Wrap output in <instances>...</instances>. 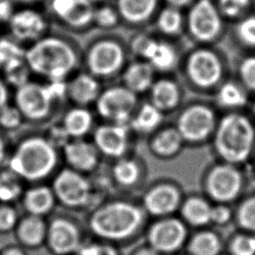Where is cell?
I'll use <instances>...</instances> for the list:
<instances>
[{"label":"cell","instance_id":"6da1fadb","mask_svg":"<svg viewBox=\"0 0 255 255\" xmlns=\"http://www.w3.org/2000/svg\"><path fill=\"white\" fill-rule=\"evenodd\" d=\"M25 59L33 78L65 82L82 69V39L53 27L25 47Z\"/></svg>","mask_w":255,"mask_h":255},{"label":"cell","instance_id":"7a4b0ae2","mask_svg":"<svg viewBox=\"0 0 255 255\" xmlns=\"http://www.w3.org/2000/svg\"><path fill=\"white\" fill-rule=\"evenodd\" d=\"M177 71L185 89L213 96L232 76L233 69L227 53L218 46L193 45L182 54Z\"/></svg>","mask_w":255,"mask_h":255},{"label":"cell","instance_id":"3957f363","mask_svg":"<svg viewBox=\"0 0 255 255\" xmlns=\"http://www.w3.org/2000/svg\"><path fill=\"white\" fill-rule=\"evenodd\" d=\"M82 41V69L104 85L118 82L132 59L128 38L119 31H93Z\"/></svg>","mask_w":255,"mask_h":255},{"label":"cell","instance_id":"277c9868","mask_svg":"<svg viewBox=\"0 0 255 255\" xmlns=\"http://www.w3.org/2000/svg\"><path fill=\"white\" fill-rule=\"evenodd\" d=\"M12 103L20 110L25 124L35 127L49 125L68 105L65 82L32 78L13 90Z\"/></svg>","mask_w":255,"mask_h":255},{"label":"cell","instance_id":"5b68a950","mask_svg":"<svg viewBox=\"0 0 255 255\" xmlns=\"http://www.w3.org/2000/svg\"><path fill=\"white\" fill-rule=\"evenodd\" d=\"M213 137L214 149L225 163H244L255 149V121L244 110L224 112Z\"/></svg>","mask_w":255,"mask_h":255},{"label":"cell","instance_id":"8992f818","mask_svg":"<svg viewBox=\"0 0 255 255\" xmlns=\"http://www.w3.org/2000/svg\"><path fill=\"white\" fill-rule=\"evenodd\" d=\"M144 213L141 207L126 200L104 203L93 211L89 227L103 241L122 242L134 236L142 227Z\"/></svg>","mask_w":255,"mask_h":255},{"label":"cell","instance_id":"52a82bcc","mask_svg":"<svg viewBox=\"0 0 255 255\" xmlns=\"http://www.w3.org/2000/svg\"><path fill=\"white\" fill-rule=\"evenodd\" d=\"M58 163L57 148L46 135L23 137L9 161V170L24 180H42L53 172Z\"/></svg>","mask_w":255,"mask_h":255},{"label":"cell","instance_id":"ba28073f","mask_svg":"<svg viewBox=\"0 0 255 255\" xmlns=\"http://www.w3.org/2000/svg\"><path fill=\"white\" fill-rule=\"evenodd\" d=\"M185 33L193 45L217 46L228 31V23L215 0H195L184 10Z\"/></svg>","mask_w":255,"mask_h":255},{"label":"cell","instance_id":"9c48e42d","mask_svg":"<svg viewBox=\"0 0 255 255\" xmlns=\"http://www.w3.org/2000/svg\"><path fill=\"white\" fill-rule=\"evenodd\" d=\"M219 120L213 101L196 98L184 102L177 110L175 127L184 142H201L213 136Z\"/></svg>","mask_w":255,"mask_h":255},{"label":"cell","instance_id":"30bf717a","mask_svg":"<svg viewBox=\"0 0 255 255\" xmlns=\"http://www.w3.org/2000/svg\"><path fill=\"white\" fill-rule=\"evenodd\" d=\"M95 6L92 0H46L43 4L54 28L79 38L95 30Z\"/></svg>","mask_w":255,"mask_h":255},{"label":"cell","instance_id":"8fae6325","mask_svg":"<svg viewBox=\"0 0 255 255\" xmlns=\"http://www.w3.org/2000/svg\"><path fill=\"white\" fill-rule=\"evenodd\" d=\"M141 99L119 82L105 84L93 109L102 122L128 125Z\"/></svg>","mask_w":255,"mask_h":255},{"label":"cell","instance_id":"7c38bea8","mask_svg":"<svg viewBox=\"0 0 255 255\" xmlns=\"http://www.w3.org/2000/svg\"><path fill=\"white\" fill-rule=\"evenodd\" d=\"M53 27L43 5H25L15 8L4 25V32L26 47L46 35Z\"/></svg>","mask_w":255,"mask_h":255},{"label":"cell","instance_id":"4fadbf2b","mask_svg":"<svg viewBox=\"0 0 255 255\" xmlns=\"http://www.w3.org/2000/svg\"><path fill=\"white\" fill-rule=\"evenodd\" d=\"M52 190L56 200L68 208H83L92 199L93 188L89 181L82 173L70 168L57 175Z\"/></svg>","mask_w":255,"mask_h":255},{"label":"cell","instance_id":"5bb4252c","mask_svg":"<svg viewBox=\"0 0 255 255\" xmlns=\"http://www.w3.org/2000/svg\"><path fill=\"white\" fill-rule=\"evenodd\" d=\"M236 165L225 163L213 167L206 179L208 195L217 202H232L243 189V177Z\"/></svg>","mask_w":255,"mask_h":255},{"label":"cell","instance_id":"9a60e30c","mask_svg":"<svg viewBox=\"0 0 255 255\" xmlns=\"http://www.w3.org/2000/svg\"><path fill=\"white\" fill-rule=\"evenodd\" d=\"M120 15L122 27L132 32L146 30L153 25L163 6L162 0H114Z\"/></svg>","mask_w":255,"mask_h":255},{"label":"cell","instance_id":"2e32d148","mask_svg":"<svg viewBox=\"0 0 255 255\" xmlns=\"http://www.w3.org/2000/svg\"><path fill=\"white\" fill-rule=\"evenodd\" d=\"M130 133L128 125L101 122L92 132L93 142L100 153L119 159L128 149Z\"/></svg>","mask_w":255,"mask_h":255},{"label":"cell","instance_id":"e0dca14e","mask_svg":"<svg viewBox=\"0 0 255 255\" xmlns=\"http://www.w3.org/2000/svg\"><path fill=\"white\" fill-rule=\"evenodd\" d=\"M184 89L180 79L172 74L160 75L147 94V100L164 115L172 113L184 104Z\"/></svg>","mask_w":255,"mask_h":255},{"label":"cell","instance_id":"ac0fdd59","mask_svg":"<svg viewBox=\"0 0 255 255\" xmlns=\"http://www.w3.org/2000/svg\"><path fill=\"white\" fill-rule=\"evenodd\" d=\"M46 243L55 255L77 254L83 245L79 227L65 218H56L47 225Z\"/></svg>","mask_w":255,"mask_h":255},{"label":"cell","instance_id":"d6986e66","mask_svg":"<svg viewBox=\"0 0 255 255\" xmlns=\"http://www.w3.org/2000/svg\"><path fill=\"white\" fill-rule=\"evenodd\" d=\"M187 238L186 227L180 220L164 218L149 228L148 241L149 247L161 253L177 251Z\"/></svg>","mask_w":255,"mask_h":255},{"label":"cell","instance_id":"ffe728a7","mask_svg":"<svg viewBox=\"0 0 255 255\" xmlns=\"http://www.w3.org/2000/svg\"><path fill=\"white\" fill-rule=\"evenodd\" d=\"M69 105L93 108L103 90V82L83 69L65 82Z\"/></svg>","mask_w":255,"mask_h":255},{"label":"cell","instance_id":"44dd1931","mask_svg":"<svg viewBox=\"0 0 255 255\" xmlns=\"http://www.w3.org/2000/svg\"><path fill=\"white\" fill-rule=\"evenodd\" d=\"M182 54L183 52L175 40L156 34L144 60L151 65L157 75H170L177 71Z\"/></svg>","mask_w":255,"mask_h":255},{"label":"cell","instance_id":"7402d4cb","mask_svg":"<svg viewBox=\"0 0 255 255\" xmlns=\"http://www.w3.org/2000/svg\"><path fill=\"white\" fill-rule=\"evenodd\" d=\"M96 112L90 107L69 105L58 119L71 139L85 138L94 131L96 124Z\"/></svg>","mask_w":255,"mask_h":255},{"label":"cell","instance_id":"603a6c76","mask_svg":"<svg viewBox=\"0 0 255 255\" xmlns=\"http://www.w3.org/2000/svg\"><path fill=\"white\" fill-rule=\"evenodd\" d=\"M156 77V72L148 61L132 58L118 82L141 97L149 93Z\"/></svg>","mask_w":255,"mask_h":255},{"label":"cell","instance_id":"cb8c5ba5","mask_svg":"<svg viewBox=\"0 0 255 255\" xmlns=\"http://www.w3.org/2000/svg\"><path fill=\"white\" fill-rule=\"evenodd\" d=\"M180 204V191L171 184L156 185L146 193L143 199V208L154 216L170 215Z\"/></svg>","mask_w":255,"mask_h":255},{"label":"cell","instance_id":"d4e9b609","mask_svg":"<svg viewBox=\"0 0 255 255\" xmlns=\"http://www.w3.org/2000/svg\"><path fill=\"white\" fill-rule=\"evenodd\" d=\"M64 156L72 170L80 173L92 171L99 162V151L85 138L72 139L64 146Z\"/></svg>","mask_w":255,"mask_h":255},{"label":"cell","instance_id":"484cf974","mask_svg":"<svg viewBox=\"0 0 255 255\" xmlns=\"http://www.w3.org/2000/svg\"><path fill=\"white\" fill-rule=\"evenodd\" d=\"M251 95L233 75L221 84L213 95V103L224 112L245 110L250 106Z\"/></svg>","mask_w":255,"mask_h":255},{"label":"cell","instance_id":"4316f807","mask_svg":"<svg viewBox=\"0 0 255 255\" xmlns=\"http://www.w3.org/2000/svg\"><path fill=\"white\" fill-rule=\"evenodd\" d=\"M153 25H155L157 35L176 40L185 33L184 10L163 4L157 12Z\"/></svg>","mask_w":255,"mask_h":255},{"label":"cell","instance_id":"83f0119b","mask_svg":"<svg viewBox=\"0 0 255 255\" xmlns=\"http://www.w3.org/2000/svg\"><path fill=\"white\" fill-rule=\"evenodd\" d=\"M164 114L157 110L148 100L141 101L128 124L131 131L139 134H151L159 129Z\"/></svg>","mask_w":255,"mask_h":255},{"label":"cell","instance_id":"f1b7e54d","mask_svg":"<svg viewBox=\"0 0 255 255\" xmlns=\"http://www.w3.org/2000/svg\"><path fill=\"white\" fill-rule=\"evenodd\" d=\"M47 224L42 217L28 214L18 221L16 234L21 244L27 248H36L46 242Z\"/></svg>","mask_w":255,"mask_h":255},{"label":"cell","instance_id":"f546056e","mask_svg":"<svg viewBox=\"0 0 255 255\" xmlns=\"http://www.w3.org/2000/svg\"><path fill=\"white\" fill-rule=\"evenodd\" d=\"M56 199L52 188L36 186L29 189L23 198V205L27 213L34 216L42 217L53 209Z\"/></svg>","mask_w":255,"mask_h":255},{"label":"cell","instance_id":"4dcf8cb0","mask_svg":"<svg viewBox=\"0 0 255 255\" xmlns=\"http://www.w3.org/2000/svg\"><path fill=\"white\" fill-rule=\"evenodd\" d=\"M231 37L242 53H255V11L232 23Z\"/></svg>","mask_w":255,"mask_h":255},{"label":"cell","instance_id":"1f68e13d","mask_svg":"<svg viewBox=\"0 0 255 255\" xmlns=\"http://www.w3.org/2000/svg\"><path fill=\"white\" fill-rule=\"evenodd\" d=\"M184 139L175 126L156 130L151 140V149L161 156H173L180 150Z\"/></svg>","mask_w":255,"mask_h":255},{"label":"cell","instance_id":"d6a6232c","mask_svg":"<svg viewBox=\"0 0 255 255\" xmlns=\"http://www.w3.org/2000/svg\"><path fill=\"white\" fill-rule=\"evenodd\" d=\"M122 27L120 15L114 1L96 3L94 12V31L114 32Z\"/></svg>","mask_w":255,"mask_h":255},{"label":"cell","instance_id":"836d02e7","mask_svg":"<svg viewBox=\"0 0 255 255\" xmlns=\"http://www.w3.org/2000/svg\"><path fill=\"white\" fill-rule=\"evenodd\" d=\"M213 206L205 199L193 197L187 199L181 206V213L187 223L196 227H202L211 223Z\"/></svg>","mask_w":255,"mask_h":255},{"label":"cell","instance_id":"e575fe53","mask_svg":"<svg viewBox=\"0 0 255 255\" xmlns=\"http://www.w3.org/2000/svg\"><path fill=\"white\" fill-rule=\"evenodd\" d=\"M234 77L251 96H255V53H242L237 59Z\"/></svg>","mask_w":255,"mask_h":255},{"label":"cell","instance_id":"d590c367","mask_svg":"<svg viewBox=\"0 0 255 255\" xmlns=\"http://www.w3.org/2000/svg\"><path fill=\"white\" fill-rule=\"evenodd\" d=\"M221 241L213 232L204 231L196 234L189 244L191 255H220Z\"/></svg>","mask_w":255,"mask_h":255},{"label":"cell","instance_id":"8d00e7d4","mask_svg":"<svg viewBox=\"0 0 255 255\" xmlns=\"http://www.w3.org/2000/svg\"><path fill=\"white\" fill-rule=\"evenodd\" d=\"M112 177L123 187H131L140 177V168L135 160L119 158L112 169Z\"/></svg>","mask_w":255,"mask_h":255},{"label":"cell","instance_id":"74e56055","mask_svg":"<svg viewBox=\"0 0 255 255\" xmlns=\"http://www.w3.org/2000/svg\"><path fill=\"white\" fill-rule=\"evenodd\" d=\"M0 73L13 90L33 78L25 58L8 64L0 70Z\"/></svg>","mask_w":255,"mask_h":255},{"label":"cell","instance_id":"f35d334b","mask_svg":"<svg viewBox=\"0 0 255 255\" xmlns=\"http://www.w3.org/2000/svg\"><path fill=\"white\" fill-rule=\"evenodd\" d=\"M227 23L237 21L253 11L254 0H215Z\"/></svg>","mask_w":255,"mask_h":255},{"label":"cell","instance_id":"ab89813d","mask_svg":"<svg viewBox=\"0 0 255 255\" xmlns=\"http://www.w3.org/2000/svg\"><path fill=\"white\" fill-rule=\"evenodd\" d=\"M25 47L11 36L3 32L0 34V70L15 60L25 58Z\"/></svg>","mask_w":255,"mask_h":255},{"label":"cell","instance_id":"60d3db41","mask_svg":"<svg viewBox=\"0 0 255 255\" xmlns=\"http://www.w3.org/2000/svg\"><path fill=\"white\" fill-rule=\"evenodd\" d=\"M21 178L11 170L0 172V201L12 202L22 192Z\"/></svg>","mask_w":255,"mask_h":255},{"label":"cell","instance_id":"b9f144b4","mask_svg":"<svg viewBox=\"0 0 255 255\" xmlns=\"http://www.w3.org/2000/svg\"><path fill=\"white\" fill-rule=\"evenodd\" d=\"M25 124V118L14 103L0 110V129L4 132L16 131Z\"/></svg>","mask_w":255,"mask_h":255},{"label":"cell","instance_id":"7bdbcfd3","mask_svg":"<svg viewBox=\"0 0 255 255\" xmlns=\"http://www.w3.org/2000/svg\"><path fill=\"white\" fill-rule=\"evenodd\" d=\"M237 221L241 228L255 234V195L249 197L239 206Z\"/></svg>","mask_w":255,"mask_h":255},{"label":"cell","instance_id":"ee69618b","mask_svg":"<svg viewBox=\"0 0 255 255\" xmlns=\"http://www.w3.org/2000/svg\"><path fill=\"white\" fill-rule=\"evenodd\" d=\"M233 255H255V234L238 235L231 244Z\"/></svg>","mask_w":255,"mask_h":255},{"label":"cell","instance_id":"f6af8a7d","mask_svg":"<svg viewBox=\"0 0 255 255\" xmlns=\"http://www.w3.org/2000/svg\"><path fill=\"white\" fill-rule=\"evenodd\" d=\"M46 136L56 148L59 146H62L64 148V146L72 140L59 120L49 124Z\"/></svg>","mask_w":255,"mask_h":255},{"label":"cell","instance_id":"bcb514c9","mask_svg":"<svg viewBox=\"0 0 255 255\" xmlns=\"http://www.w3.org/2000/svg\"><path fill=\"white\" fill-rule=\"evenodd\" d=\"M18 213L9 205L0 206V232L5 233L16 228L18 224Z\"/></svg>","mask_w":255,"mask_h":255},{"label":"cell","instance_id":"7dc6e473","mask_svg":"<svg viewBox=\"0 0 255 255\" xmlns=\"http://www.w3.org/2000/svg\"><path fill=\"white\" fill-rule=\"evenodd\" d=\"M77 255H119L112 245L105 242L82 245Z\"/></svg>","mask_w":255,"mask_h":255},{"label":"cell","instance_id":"c3c4849f","mask_svg":"<svg viewBox=\"0 0 255 255\" xmlns=\"http://www.w3.org/2000/svg\"><path fill=\"white\" fill-rule=\"evenodd\" d=\"M232 217V212L227 206L224 205H219L213 206L212 214H211V223L216 225H224L227 224L230 220Z\"/></svg>","mask_w":255,"mask_h":255},{"label":"cell","instance_id":"681fc988","mask_svg":"<svg viewBox=\"0 0 255 255\" xmlns=\"http://www.w3.org/2000/svg\"><path fill=\"white\" fill-rule=\"evenodd\" d=\"M13 89L8 85L2 74L0 73V110L12 102Z\"/></svg>","mask_w":255,"mask_h":255},{"label":"cell","instance_id":"f907efd6","mask_svg":"<svg viewBox=\"0 0 255 255\" xmlns=\"http://www.w3.org/2000/svg\"><path fill=\"white\" fill-rule=\"evenodd\" d=\"M195 0H162L163 4L186 10Z\"/></svg>","mask_w":255,"mask_h":255},{"label":"cell","instance_id":"816d5d0a","mask_svg":"<svg viewBox=\"0 0 255 255\" xmlns=\"http://www.w3.org/2000/svg\"><path fill=\"white\" fill-rule=\"evenodd\" d=\"M17 6H42L46 0H12Z\"/></svg>","mask_w":255,"mask_h":255},{"label":"cell","instance_id":"f5cc1de1","mask_svg":"<svg viewBox=\"0 0 255 255\" xmlns=\"http://www.w3.org/2000/svg\"><path fill=\"white\" fill-rule=\"evenodd\" d=\"M6 151V143L4 140V131L0 129V163L4 160Z\"/></svg>","mask_w":255,"mask_h":255},{"label":"cell","instance_id":"db71d44e","mask_svg":"<svg viewBox=\"0 0 255 255\" xmlns=\"http://www.w3.org/2000/svg\"><path fill=\"white\" fill-rule=\"evenodd\" d=\"M134 255H160V253L155 250L154 248L149 247L140 249Z\"/></svg>","mask_w":255,"mask_h":255},{"label":"cell","instance_id":"11a10c76","mask_svg":"<svg viewBox=\"0 0 255 255\" xmlns=\"http://www.w3.org/2000/svg\"><path fill=\"white\" fill-rule=\"evenodd\" d=\"M0 255H25V253L22 251L21 249H19L18 248H7L4 251L1 253Z\"/></svg>","mask_w":255,"mask_h":255},{"label":"cell","instance_id":"9f6ffc18","mask_svg":"<svg viewBox=\"0 0 255 255\" xmlns=\"http://www.w3.org/2000/svg\"><path fill=\"white\" fill-rule=\"evenodd\" d=\"M250 106H251V115L254 120L255 121V96H254V99L252 100L250 103Z\"/></svg>","mask_w":255,"mask_h":255},{"label":"cell","instance_id":"6f0895ef","mask_svg":"<svg viewBox=\"0 0 255 255\" xmlns=\"http://www.w3.org/2000/svg\"><path fill=\"white\" fill-rule=\"evenodd\" d=\"M93 2H95V3H99V2H103V1H109V0H92ZM111 1H114V0H111Z\"/></svg>","mask_w":255,"mask_h":255},{"label":"cell","instance_id":"680465c9","mask_svg":"<svg viewBox=\"0 0 255 255\" xmlns=\"http://www.w3.org/2000/svg\"><path fill=\"white\" fill-rule=\"evenodd\" d=\"M2 26H1V25H0V34H1V33H2Z\"/></svg>","mask_w":255,"mask_h":255}]
</instances>
